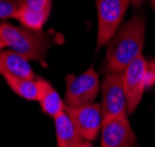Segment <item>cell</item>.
Instances as JSON below:
<instances>
[{
  "mask_svg": "<svg viewBox=\"0 0 155 147\" xmlns=\"http://www.w3.org/2000/svg\"><path fill=\"white\" fill-rule=\"evenodd\" d=\"M146 35V19L137 13L131 20L121 23L107 42L103 71L124 72L131 63L142 54Z\"/></svg>",
  "mask_w": 155,
  "mask_h": 147,
  "instance_id": "1",
  "label": "cell"
},
{
  "mask_svg": "<svg viewBox=\"0 0 155 147\" xmlns=\"http://www.w3.org/2000/svg\"><path fill=\"white\" fill-rule=\"evenodd\" d=\"M0 35L7 48L23 56L28 61H36L47 67L46 57L50 48L63 42L62 34L55 31H33L16 27L8 22L0 25Z\"/></svg>",
  "mask_w": 155,
  "mask_h": 147,
  "instance_id": "2",
  "label": "cell"
},
{
  "mask_svg": "<svg viewBox=\"0 0 155 147\" xmlns=\"http://www.w3.org/2000/svg\"><path fill=\"white\" fill-rule=\"evenodd\" d=\"M65 98L67 106H82L94 102L101 85L99 75L93 67L84 71L83 74L75 76L72 74L65 77Z\"/></svg>",
  "mask_w": 155,
  "mask_h": 147,
  "instance_id": "3",
  "label": "cell"
},
{
  "mask_svg": "<svg viewBox=\"0 0 155 147\" xmlns=\"http://www.w3.org/2000/svg\"><path fill=\"white\" fill-rule=\"evenodd\" d=\"M98 15L97 49L107 45L110 39L123 23L131 0H94Z\"/></svg>",
  "mask_w": 155,
  "mask_h": 147,
  "instance_id": "4",
  "label": "cell"
},
{
  "mask_svg": "<svg viewBox=\"0 0 155 147\" xmlns=\"http://www.w3.org/2000/svg\"><path fill=\"white\" fill-rule=\"evenodd\" d=\"M103 120L118 116H127V101L124 86V74H106L101 82Z\"/></svg>",
  "mask_w": 155,
  "mask_h": 147,
  "instance_id": "5",
  "label": "cell"
},
{
  "mask_svg": "<svg viewBox=\"0 0 155 147\" xmlns=\"http://www.w3.org/2000/svg\"><path fill=\"white\" fill-rule=\"evenodd\" d=\"M148 61L141 54L124 70V86L127 101V115H132L141 103L147 88Z\"/></svg>",
  "mask_w": 155,
  "mask_h": 147,
  "instance_id": "6",
  "label": "cell"
},
{
  "mask_svg": "<svg viewBox=\"0 0 155 147\" xmlns=\"http://www.w3.org/2000/svg\"><path fill=\"white\" fill-rule=\"evenodd\" d=\"M65 112L85 141H93L97 138L103 126L101 104L91 103L82 106H65Z\"/></svg>",
  "mask_w": 155,
  "mask_h": 147,
  "instance_id": "7",
  "label": "cell"
},
{
  "mask_svg": "<svg viewBox=\"0 0 155 147\" xmlns=\"http://www.w3.org/2000/svg\"><path fill=\"white\" fill-rule=\"evenodd\" d=\"M101 147H135L137 137L127 116L103 120Z\"/></svg>",
  "mask_w": 155,
  "mask_h": 147,
  "instance_id": "8",
  "label": "cell"
},
{
  "mask_svg": "<svg viewBox=\"0 0 155 147\" xmlns=\"http://www.w3.org/2000/svg\"><path fill=\"white\" fill-rule=\"evenodd\" d=\"M0 75L4 77L36 79V74L31 69L29 61L15 52L0 50Z\"/></svg>",
  "mask_w": 155,
  "mask_h": 147,
  "instance_id": "9",
  "label": "cell"
},
{
  "mask_svg": "<svg viewBox=\"0 0 155 147\" xmlns=\"http://www.w3.org/2000/svg\"><path fill=\"white\" fill-rule=\"evenodd\" d=\"M57 147H78L85 140L65 110L54 117Z\"/></svg>",
  "mask_w": 155,
  "mask_h": 147,
  "instance_id": "10",
  "label": "cell"
},
{
  "mask_svg": "<svg viewBox=\"0 0 155 147\" xmlns=\"http://www.w3.org/2000/svg\"><path fill=\"white\" fill-rule=\"evenodd\" d=\"M39 82V99L42 111L50 117H56L65 110V103L62 101L58 92L48 81L38 77Z\"/></svg>",
  "mask_w": 155,
  "mask_h": 147,
  "instance_id": "11",
  "label": "cell"
},
{
  "mask_svg": "<svg viewBox=\"0 0 155 147\" xmlns=\"http://www.w3.org/2000/svg\"><path fill=\"white\" fill-rule=\"evenodd\" d=\"M50 9H51V5L41 9L20 7L15 19L22 25V27L33 29V31H42L45 23L49 18Z\"/></svg>",
  "mask_w": 155,
  "mask_h": 147,
  "instance_id": "12",
  "label": "cell"
},
{
  "mask_svg": "<svg viewBox=\"0 0 155 147\" xmlns=\"http://www.w3.org/2000/svg\"><path fill=\"white\" fill-rule=\"evenodd\" d=\"M7 85L18 96L27 101H38L39 99V82L36 79L28 78L5 77Z\"/></svg>",
  "mask_w": 155,
  "mask_h": 147,
  "instance_id": "13",
  "label": "cell"
},
{
  "mask_svg": "<svg viewBox=\"0 0 155 147\" xmlns=\"http://www.w3.org/2000/svg\"><path fill=\"white\" fill-rule=\"evenodd\" d=\"M19 9L18 0H0V20L15 19Z\"/></svg>",
  "mask_w": 155,
  "mask_h": 147,
  "instance_id": "14",
  "label": "cell"
},
{
  "mask_svg": "<svg viewBox=\"0 0 155 147\" xmlns=\"http://www.w3.org/2000/svg\"><path fill=\"white\" fill-rule=\"evenodd\" d=\"M20 7H28L34 9H41L51 5V0H18Z\"/></svg>",
  "mask_w": 155,
  "mask_h": 147,
  "instance_id": "15",
  "label": "cell"
},
{
  "mask_svg": "<svg viewBox=\"0 0 155 147\" xmlns=\"http://www.w3.org/2000/svg\"><path fill=\"white\" fill-rule=\"evenodd\" d=\"M146 85H147V88L148 86H154L155 85V58L148 61Z\"/></svg>",
  "mask_w": 155,
  "mask_h": 147,
  "instance_id": "16",
  "label": "cell"
},
{
  "mask_svg": "<svg viewBox=\"0 0 155 147\" xmlns=\"http://www.w3.org/2000/svg\"><path fill=\"white\" fill-rule=\"evenodd\" d=\"M146 0H131V5L133 7H140Z\"/></svg>",
  "mask_w": 155,
  "mask_h": 147,
  "instance_id": "17",
  "label": "cell"
},
{
  "mask_svg": "<svg viewBox=\"0 0 155 147\" xmlns=\"http://www.w3.org/2000/svg\"><path fill=\"white\" fill-rule=\"evenodd\" d=\"M4 48H7V46H6V42L4 41V39H2L1 35H0V50H2Z\"/></svg>",
  "mask_w": 155,
  "mask_h": 147,
  "instance_id": "18",
  "label": "cell"
},
{
  "mask_svg": "<svg viewBox=\"0 0 155 147\" xmlns=\"http://www.w3.org/2000/svg\"><path fill=\"white\" fill-rule=\"evenodd\" d=\"M78 147H92V145H91V142H90V141H84L83 144H81Z\"/></svg>",
  "mask_w": 155,
  "mask_h": 147,
  "instance_id": "19",
  "label": "cell"
},
{
  "mask_svg": "<svg viewBox=\"0 0 155 147\" xmlns=\"http://www.w3.org/2000/svg\"><path fill=\"white\" fill-rule=\"evenodd\" d=\"M150 5H152V7H153V9L155 11V0H150Z\"/></svg>",
  "mask_w": 155,
  "mask_h": 147,
  "instance_id": "20",
  "label": "cell"
}]
</instances>
